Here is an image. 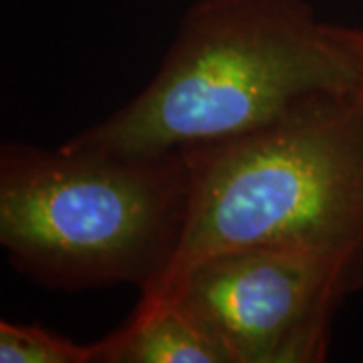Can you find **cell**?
<instances>
[{
	"mask_svg": "<svg viewBox=\"0 0 363 363\" xmlns=\"http://www.w3.org/2000/svg\"><path fill=\"white\" fill-rule=\"evenodd\" d=\"M343 26L305 0H196L150 85L73 140L121 154L190 152L353 93Z\"/></svg>",
	"mask_w": 363,
	"mask_h": 363,
	"instance_id": "1",
	"label": "cell"
},
{
	"mask_svg": "<svg viewBox=\"0 0 363 363\" xmlns=\"http://www.w3.org/2000/svg\"><path fill=\"white\" fill-rule=\"evenodd\" d=\"M186 152L121 154L75 140L0 147V247L52 291L135 285L154 293L190 210Z\"/></svg>",
	"mask_w": 363,
	"mask_h": 363,
	"instance_id": "2",
	"label": "cell"
},
{
	"mask_svg": "<svg viewBox=\"0 0 363 363\" xmlns=\"http://www.w3.org/2000/svg\"><path fill=\"white\" fill-rule=\"evenodd\" d=\"M186 154L192 192L180 248L162 285L142 297L240 248H309L363 267V105L353 93Z\"/></svg>",
	"mask_w": 363,
	"mask_h": 363,
	"instance_id": "3",
	"label": "cell"
},
{
	"mask_svg": "<svg viewBox=\"0 0 363 363\" xmlns=\"http://www.w3.org/2000/svg\"><path fill=\"white\" fill-rule=\"evenodd\" d=\"M363 289V267L319 250L252 247L200 260L152 297L196 317L230 363H319L339 305Z\"/></svg>",
	"mask_w": 363,
	"mask_h": 363,
	"instance_id": "4",
	"label": "cell"
},
{
	"mask_svg": "<svg viewBox=\"0 0 363 363\" xmlns=\"http://www.w3.org/2000/svg\"><path fill=\"white\" fill-rule=\"evenodd\" d=\"M91 363H230L222 347L169 295L140 297L130 319L91 343Z\"/></svg>",
	"mask_w": 363,
	"mask_h": 363,
	"instance_id": "5",
	"label": "cell"
},
{
	"mask_svg": "<svg viewBox=\"0 0 363 363\" xmlns=\"http://www.w3.org/2000/svg\"><path fill=\"white\" fill-rule=\"evenodd\" d=\"M0 363H91V345L73 343L39 325L0 321Z\"/></svg>",
	"mask_w": 363,
	"mask_h": 363,
	"instance_id": "6",
	"label": "cell"
},
{
	"mask_svg": "<svg viewBox=\"0 0 363 363\" xmlns=\"http://www.w3.org/2000/svg\"><path fill=\"white\" fill-rule=\"evenodd\" d=\"M343 37L347 40L351 59H353V69H355L353 95L363 105V28L343 26Z\"/></svg>",
	"mask_w": 363,
	"mask_h": 363,
	"instance_id": "7",
	"label": "cell"
}]
</instances>
